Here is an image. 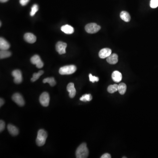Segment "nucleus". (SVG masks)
<instances>
[{"mask_svg":"<svg viewBox=\"0 0 158 158\" xmlns=\"http://www.w3.org/2000/svg\"><path fill=\"white\" fill-rule=\"evenodd\" d=\"M8 0H0L1 2H2V3H5V2H7Z\"/></svg>","mask_w":158,"mask_h":158,"instance_id":"obj_32","label":"nucleus"},{"mask_svg":"<svg viewBox=\"0 0 158 158\" xmlns=\"http://www.w3.org/2000/svg\"><path fill=\"white\" fill-rule=\"evenodd\" d=\"M150 6L152 9H155L158 7V0H151Z\"/></svg>","mask_w":158,"mask_h":158,"instance_id":"obj_26","label":"nucleus"},{"mask_svg":"<svg viewBox=\"0 0 158 158\" xmlns=\"http://www.w3.org/2000/svg\"><path fill=\"white\" fill-rule=\"evenodd\" d=\"M107 90L110 93L113 94L117 92L118 90V85L115 84L113 85H110L108 87Z\"/></svg>","mask_w":158,"mask_h":158,"instance_id":"obj_21","label":"nucleus"},{"mask_svg":"<svg viewBox=\"0 0 158 158\" xmlns=\"http://www.w3.org/2000/svg\"><path fill=\"white\" fill-rule=\"evenodd\" d=\"M111 77L114 81L119 83L121 81L122 79V75L118 71H115L112 73Z\"/></svg>","mask_w":158,"mask_h":158,"instance_id":"obj_15","label":"nucleus"},{"mask_svg":"<svg viewBox=\"0 0 158 158\" xmlns=\"http://www.w3.org/2000/svg\"><path fill=\"white\" fill-rule=\"evenodd\" d=\"M92 99V97L90 94H85V95H83L81 98H80V100L83 102H89L91 101Z\"/></svg>","mask_w":158,"mask_h":158,"instance_id":"obj_24","label":"nucleus"},{"mask_svg":"<svg viewBox=\"0 0 158 158\" xmlns=\"http://www.w3.org/2000/svg\"><path fill=\"white\" fill-rule=\"evenodd\" d=\"M40 103L44 107L49 106L50 102V96L47 92H44L41 94L39 98Z\"/></svg>","mask_w":158,"mask_h":158,"instance_id":"obj_5","label":"nucleus"},{"mask_svg":"<svg viewBox=\"0 0 158 158\" xmlns=\"http://www.w3.org/2000/svg\"><path fill=\"white\" fill-rule=\"evenodd\" d=\"M86 31L89 33H95L101 29V26L95 23H90L87 25L85 27Z\"/></svg>","mask_w":158,"mask_h":158,"instance_id":"obj_4","label":"nucleus"},{"mask_svg":"<svg viewBox=\"0 0 158 158\" xmlns=\"http://www.w3.org/2000/svg\"><path fill=\"white\" fill-rule=\"evenodd\" d=\"M111 54V50L109 48L102 49L99 52V57L101 58H107Z\"/></svg>","mask_w":158,"mask_h":158,"instance_id":"obj_10","label":"nucleus"},{"mask_svg":"<svg viewBox=\"0 0 158 158\" xmlns=\"http://www.w3.org/2000/svg\"><path fill=\"white\" fill-rule=\"evenodd\" d=\"M77 70V67L74 65H69L60 68L59 73L61 75H70L75 73Z\"/></svg>","mask_w":158,"mask_h":158,"instance_id":"obj_3","label":"nucleus"},{"mask_svg":"<svg viewBox=\"0 0 158 158\" xmlns=\"http://www.w3.org/2000/svg\"><path fill=\"white\" fill-rule=\"evenodd\" d=\"M30 0H20V4L22 6H25L26 5L27 3L29 2Z\"/></svg>","mask_w":158,"mask_h":158,"instance_id":"obj_29","label":"nucleus"},{"mask_svg":"<svg viewBox=\"0 0 158 158\" xmlns=\"http://www.w3.org/2000/svg\"><path fill=\"white\" fill-rule=\"evenodd\" d=\"M44 83H49L50 86L53 87L56 85V81L53 77L46 78L43 81Z\"/></svg>","mask_w":158,"mask_h":158,"instance_id":"obj_22","label":"nucleus"},{"mask_svg":"<svg viewBox=\"0 0 158 158\" xmlns=\"http://www.w3.org/2000/svg\"><path fill=\"white\" fill-rule=\"evenodd\" d=\"M9 43L2 37L0 38V49L2 50H8L10 48Z\"/></svg>","mask_w":158,"mask_h":158,"instance_id":"obj_14","label":"nucleus"},{"mask_svg":"<svg viewBox=\"0 0 158 158\" xmlns=\"http://www.w3.org/2000/svg\"><path fill=\"white\" fill-rule=\"evenodd\" d=\"M24 38L27 42L30 44L35 43L37 40L36 36L30 33H26L24 36Z\"/></svg>","mask_w":158,"mask_h":158,"instance_id":"obj_12","label":"nucleus"},{"mask_svg":"<svg viewBox=\"0 0 158 158\" xmlns=\"http://www.w3.org/2000/svg\"><path fill=\"white\" fill-rule=\"evenodd\" d=\"M5 123L3 120H1L0 121V131L2 132L5 128Z\"/></svg>","mask_w":158,"mask_h":158,"instance_id":"obj_28","label":"nucleus"},{"mask_svg":"<svg viewBox=\"0 0 158 158\" xmlns=\"http://www.w3.org/2000/svg\"><path fill=\"white\" fill-rule=\"evenodd\" d=\"M62 31L64 32V33L67 34H71L73 33L74 28L71 26L69 25H66L62 26L61 28Z\"/></svg>","mask_w":158,"mask_h":158,"instance_id":"obj_16","label":"nucleus"},{"mask_svg":"<svg viewBox=\"0 0 158 158\" xmlns=\"http://www.w3.org/2000/svg\"><path fill=\"white\" fill-rule=\"evenodd\" d=\"M44 71L42 70L39 71L37 73H34L33 75V77L31 79L32 82H35V81L38 80L39 78L44 73Z\"/></svg>","mask_w":158,"mask_h":158,"instance_id":"obj_23","label":"nucleus"},{"mask_svg":"<svg viewBox=\"0 0 158 158\" xmlns=\"http://www.w3.org/2000/svg\"><path fill=\"white\" fill-rule=\"evenodd\" d=\"M101 158H111V156L109 153H105L104 155H102L101 157Z\"/></svg>","mask_w":158,"mask_h":158,"instance_id":"obj_30","label":"nucleus"},{"mask_svg":"<svg viewBox=\"0 0 158 158\" xmlns=\"http://www.w3.org/2000/svg\"><path fill=\"white\" fill-rule=\"evenodd\" d=\"M30 61L32 64L36 65V67L39 69L42 68L44 66V63L41 60V58L37 54L34 55L31 58Z\"/></svg>","mask_w":158,"mask_h":158,"instance_id":"obj_6","label":"nucleus"},{"mask_svg":"<svg viewBox=\"0 0 158 158\" xmlns=\"http://www.w3.org/2000/svg\"><path fill=\"white\" fill-rule=\"evenodd\" d=\"M107 62L110 64L114 65L118 62V56L116 54H111L107 58Z\"/></svg>","mask_w":158,"mask_h":158,"instance_id":"obj_13","label":"nucleus"},{"mask_svg":"<svg viewBox=\"0 0 158 158\" xmlns=\"http://www.w3.org/2000/svg\"><path fill=\"white\" fill-rule=\"evenodd\" d=\"M12 75L14 77V81L16 84L20 83L22 81V74L20 70L16 69L12 72Z\"/></svg>","mask_w":158,"mask_h":158,"instance_id":"obj_8","label":"nucleus"},{"mask_svg":"<svg viewBox=\"0 0 158 158\" xmlns=\"http://www.w3.org/2000/svg\"></svg>","mask_w":158,"mask_h":158,"instance_id":"obj_33","label":"nucleus"},{"mask_svg":"<svg viewBox=\"0 0 158 158\" xmlns=\"http://www.w3.org/2000/svg\"><path fill=\"white\" fill-rule=\"evenodd\" d=\"M127 90V85L123 83H119L118 85V91L120 94L123 95L126 93Z\"/></svg>","mask_w":158,"mask_h":158,"instance_id":"obj_20","label":"nucleus"},{"mask_svg":"<svg viewBox=\"0 0 158 158\" xmlns=\"http://www.w3.org/2000/svg\"><path fill=\"white\" fill-rule=\"evenodd\" d=\"M89 77L90 81L92 82V83H94V82H98L99 81L98 77L93 76L91 74H90Z\"/></svg>","mask_w":158,"mask_h":158,"instance_id":"obj_27","label":"nucleus"},{"mask_svg":"<svg viewBox=\"0 0 158 158\" xmlns=\"http://www.w3.org/2000/svg\"><path fill=\"white\" fill-rule=\"evenodd\" d=\"M7 129L9 133L12 136H16L19 133L18 128L12 124H9L7 127Z\"/></svg>","mask_w":158,"mask_h":158,"instance_id":"obj_17","label":"nucleus"},{"mask_svg":"<svg viewBox=\"0 0 158 158\" xmlns=\"http://www.w3.org/2000/svg\"><path fill=\"white\" fill-rule=\"evenodd\" d=\"M67 44L63 42L59 41L57 43L55 46V49L57 52L60 54H64L66 53V49Z\"/></svg>","mask_w":158,"mask_h":158,"instance_id":"obj_7","label":"nucleus"},{"mask_svg":"<svg viewBox=\"0 0 158 158\" xmlns=\"http://www.w3.org/2000/svg\"><path fill=\"white\" fill-rule=\"evenodd\" d=\"M38 10V6L37 4H35L31 8V12L30 13V15L31 16H33L35 15Z\"/></svg>","mask_w":158,"mask_h":158,"instance_id":"obj_25","label":"nucleus"},{"mask_svg":"<svg viewBox=\"0 0 158 158\" xmlns=\"http://www.w3.org/2000/svg\"><path fill=\"white\" fill-rule=\"evenodd\" d=\"M13 101L20 106H22L25 105V101L22 96L19 93L14 94L12 97Z\"/></svg>","mask_w":158,"mask_h":158,"instance_id":"obj_9","label":"nucleus"},{"mask_svg":"<svg viewBox=\"0 0 158 158\" xmlns=\"http://www.w3.org/2000/svg\"><path fill=\"white\" fill-rule=\"evenodd\" d=\"M48 137L47 132L43 129L39 130L37 134L36 143L38 146H44L45 143Z\"/></svg>","mask_w":158,"mask_h":158,"instance_id":"obj_2","label":"nucleus"},{"mask_svg":"<svg viewBox=\"0 0 158 158\" xmlns=\"http://www.w3.org/2000/svg\"><path fill=\"white\" fill-rule=\"evenodd\" d=\"M67 90L69 92V96L71 98H73L76 94V90L74 85L73 83H70L67 86Z\"/></svg>","mask_w":158,"mask_h":158,"instance_id":"obj_11","label":"nucleus"},{"mask_svg":"<svg viewBox=\"0 0 158 158\" xmlns=\"http://www.w3.org/2000/svg\"><path fill=\"white\" fill-rule=\"evenodd\" d=\"M4 103H5L4 100L2 98H1V99H0V106H2L4 105Z\"/></svg>","mask_w":158,"mask_h":158,"instance_id":"obj_31","label":"nucleus"},{"mask_svg":"<svg viewBox=\"0 0 158 158\" xmlns=\"http://www.w3.org/2000/svg\"><path fill=\"white\" fill-rule=\"evenodd\" d=\"M120 18L126 22H129L130 20V16L129 13L126 11H122L120 13Z\"/></svg>","mask_w":158,"mask_h":158,"instance_id":"obj_18","label":"nucleus"},{"mask_svg":"<svg viewBox=\"0 0 158 158\" xmlns=\"http://www.w3.org/2000/svg\"><path fill=\"white\" fill-rule=\"evenodd\" d=\"M89 151L85 143L82 144L77 148L76 151V157L77 158H86L88 157Z\"/></svg>","mask_w":158,"mask_h":158,"instance_id":"obj_1","label":"nucleus"},{"mask_svg":"<svg viewBox=\"0 0 158 158\" xmlns=\"http://www.w3.org/2000/svg\"><path fill=\"white\" fill-rule=\"evenodd\" d=\"M12 53L8 50H2L0 51V58L1 59L7 58L11 56Z\"/></svg>","mask_w":158,"mask_h":158,"instance_id":"obj_19","label":"nucleus"}]
</instances>
